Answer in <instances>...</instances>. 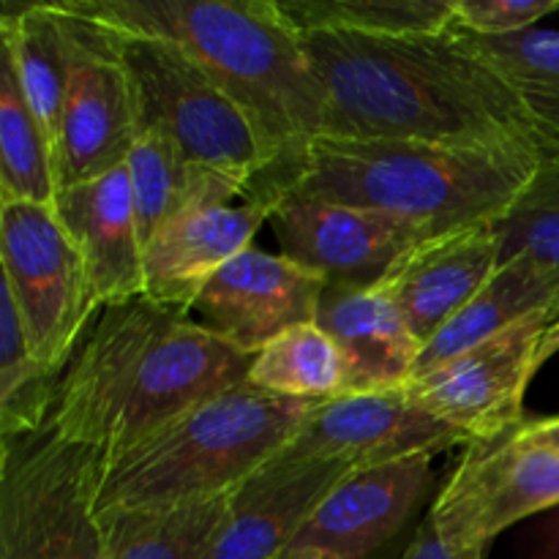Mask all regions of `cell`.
Segmentation results:
<instances>
[{"label": "cell", "mask_w": 559, "mask_h": 559, "mask_svg": "<svg viewBox=\"0 0 559 559\" xmlns=\"http://www.w3.org/2000/svg\"><path fill=\"white\" fill-rule=\"evenodd\" d=\"M317 325L342 353L344 396L404 391L424 355V342L380 287H325Z\"/></svg>", "instance_id": "cell-20"}, {"label": "cell", "mask_w": 559, "mask_h": 559, "mask_svg": "<svg viewBox=\"0 0 559 559\" xmlns=\"http://www.w3.org/2000/svg\"><path fill=\"white\" fill-rule=\"evenodd\" d=\"M271 227L282 254L317 273L328 287H380L409 249L435 238L415 224L369 207L314 200L300 191H278Z\"/></svg>", "instance_id": "cell-12"}, {"label": "cell", "mask_w": 559, "mask_h": 559, "mask_svg": "<svg viewBox=\"0 0 559 559\" xmlns=\"http://www.w3.org/2000/svg\"><path fill=\"white\" fill-rule=\"evenodd\" d=\"M104 27L178 44L246 115L262 173L246 197L271 200L325 134V98L276 0H60Z\"/></svg>", "instance_id": "cell-2"}, {"label": "cell", "mask_w": 559, "mask_h": 559, "mask_svg": "<svg viewBox=\"0 0 559 559\" xmlns=\"http://www.w3.org/2000/svg\"><path fill=\"white\" fill-rule=\"evenodd\" d=\"M0 267L33 353L66 371L104 306L52 207L0 202Z\"/></svg>", "instance_id": "cell-8"}, {"label": "cell", "mask_w": 559, "mask_h": 559, "mask_svg": "<svg viewBox=\"0 0 559 559\" xmlns=\"http://www.w3.org/2000/svg\"><path fill=\"white\" fill-rule=\"evenodd\" d=\"M500 265L511 260L533 262L559 284V158L538 167L522 194L495 222Z\"/></svg>", "instance_id": "cell-29"}, {"label": "cell", "mask_w": 559, "mask_h": 559, "mask_svg": "<svg viewBox=\"0 0 559 559\" xmlns=\"http://www.w3.org/2000/svg\"><path fill=\"white\" fill-rule=\"evenodd\" d=\"M559 0H453V22L478 36H506L535 27Z\"/></svg>", "instance_id": "cell-30"}, {"label": "cell", "mask_w": 559, "mask_h": 559, "mask_svg": "<svg viewBox=\"0 0 559 559\" xmlns=\"http://www.w3.org/2000/svg\"><path fill=\"white\" fill-rule=\"evenodd\" d=\"M276 5L295 33L409 36L445 31L453 22V0H276Z\"/></svg>", "instance_id": "cell-28"}, {"label": "cell", "mask_w": 559, "mask_h": 559, "mask_svg": "<svg viewBox=\"0 0 559 559\" xmlns=\"http://www.w3.org/2000/svg\"><path fill=\"white\" fill-rule=\"evenodd\" d=\"M557 353H559V320L555 322V325L549 328V331H546L544 342H540L538 358H535V366H538V371H540V366H544L546 360L555 358Z\"/></svg>", "instance_id": "cell-33"}, {"label": "cell", "mask_w": 559, "mask_h": 559, "mask_svg": "<svg viewBox=\"0 0 559 559\" xmlns=\"http://www.w3.org/2000/svg\"><path fill=\"white\" fill-rule=\"evenodd\" d=\"M58 169L11 60L0 63V202L55 205Z\"/></svg>", "instance_id": "cell-25"}, {"label": "cell", "mask_w": 559, "mask_h": 559, "mask_svg": "<svg viewBox=\"0 0 559 559\" xmlns=\"http://www.w3.org/2000/svg\"><path fill=\"white\" fill-rule=\"evenodd\" d=\"M431 459H396L349 473L278 559H371L429 497L435 486Z\"/></svg>", "instance_id": "cell-14"}, {"label": "cell", "mask_w": 559, "mask_h": 559, "mask_svg": "<svg viewBox=\"0 0 559 559\" xmlns=\"http://www.w3.org/2000/svg\"><path fill=\"white\" fill-rule=\"evenodd\" d=\"M399 559H489V549H469V546L451 544L437 533L435 522L426 516L415 533L413 544Z\"/></svg>", "instance_id": "cell-31"}, {"label": "cell", "mask_w": 559, "mask_h": 559, "mask_svg": "<svg viewBox=\"0 0 559 559\" xmlns=\"http://www.w3.org/2000/svg\"><path fill=\"white\" fill-rule=\"evenodd\" d=\"M540 164L426 142L320 136L289 189L388 213L437 238L497 222Z\"/></svg>", "instance_id": "cell-4"}, {"label": "cell", "mask_w": 559, "mask_h": 559, "mask_svg": "<svg viewBox=\"0 0 559 559\" xmlns=\"http://www.w3.org/2000/svg\"><path fill=\"white\" fill-rule=\"evenodd\" d=\"M519 435L524 440L535 442V445H544L549 451L559 453V415L555 418H538V420H524V426L519 429Z\"/></svg>", "instance_id": "cell-32"}, {"label": "cell", "mask_w": 559, "mask_h": 559, "mask_svg": "<svg viewBox=\"0 0 559 559\" xmlns=\"http://www.w3.org/2000/svg\"><path fill=\"white\" fill-rule=\"evenodd\" d=\"M317 407L267 396L246 382L194 404L104 467L98 522L229 495L271 464Z\"/></svg>", "instance_id": "cell-5"}, {"label": "cell", "mask_w": 559, "mask_h": 559, "mask_svg": "<svg viewBox=\"0 0 559 559\" xmlns=\"http://www.w3.org/2000/svg\"><path fill=\"white\" fill-rule=\"evenodd\" d=\"M104 456L52 429L0 453V559H102Z\"/></svg>", "instance_id": "cell-6"}, {"label": "cell", "mask_w": 559, "mask_h": 559, "mask_svg": "<svg viewBox=\"0 0 559 559\" xmlns=\"http://www.w3.org/2000/svg\"><path fill=\"white\" fill-rule=\"evenodd\" d=\"M500 267L495 222L473 224L424 240L380 284L426 344L486 287Z\"/></svg>", "instance_id": "cell-18"}, {"label": "cell", "mask_w": 559, "mask_h": 559, "mask_svg": "<svg viewBox=\"0 0 559 559\" xmlns=\"http://www.w3.org/2000/svg\"><path fill=\"white\" fill-rule=\"evenodd\" d=\"M69 38V87L60 118V189L123 167L140 140L131 80L109 33L96 22L52 3Z\"/></svg>", "instance_id": "cell-9"}, {"label": "cell", "mask_w": 559, "mask_h": 559, "mask_svg": "<svg viewBox=\"0 0 559 559\" xmlns=\"http://www.w3.org/2000/svg\"><path fill=\"white\" fill-rule=\"evenodd\" d=\"M126 167L134 189L142 249L158 227L180 213L202 205H229L233 197L249 194L246 180L189 162L173 142L153 131H140Z\"/></svg>", "instance_id": "cell-21"}, {"label": "cell", "mask_w": 559, "mask_h": 559, "mask_svg": "<svg viewBox=\"0 0 559 559\" xmlns=\"http://www.w3.org/2000/svg\"><path fill=\"white\" fill-rule=\"evenodd\" d=\"M63 371L33 353L9 293L0 298V440H20L47 429Z\"/></svg>", "instance_id": "cell-27"}, {"label": "cell", "mask_w": 559, "mask_h": 559, "mask_svg": "<svg viewBox=\"0 0 559 559\" xmlns=\"http://www.w3.org/2000/svg\"><path fill=\"white\" fill-rule=\"evenodd\" d=\"M519 429L497 440L469 442L429 511L442 538L489 549L513 524L559 506V453L524 440Z\"/></svg>", "instance_id": "cell-11"}, {"label": "cell", "mask_w": 559, "mask_h": 559, "mask_svg": "<svg viewBox=\"0 0 559 559\" xmlns=\"http://www.w3.org/2000/svg\"><path fill=\"white\" fill-rule=\"evenodd\" d=\"M355 469L360 467L349 462L276 456L233 491L197 559H278L320 502Z\"/></svg>", "instance_id": "cell-16"}, {"label": "cell", "mask_w": 559, "mask_h": 559, "mask_svg": "<svg viewBox=\"0 0 559 559\" xmlns=\"http://www.w3.org/2000/svg\"><path fill=\"white\" fill-rule=\"evenodd\" d=\"M52 211L80 249L102 306L142 298V235L126 164L60 189Z\"/></svg>", "instance_id": "cell-19"}, {"label": "cell", "mask_w": 559, "mask_h": 559, "mask_svg": "<svg viewBox=\"0 0 559 559\" xmlns=\"http://www.w3.org/2000/svg\"><path fill=\"white\" fill-rule=\"evenodd\" d=\"M328 282L284 254L249 246L227 262L194 304V320L251 355L298 325L317 322Z\"/></svg>", "instance_id": "cell-13"}, {"label": "cell", "mask_w": 559, "mask_h": 559, "mask_svg": "<svg viewBox=\"0 0 559 559\" xmlns=\"http://www.w3.org/2000/svg\"><path fill=\"white\" fill-rule=\"evenodd\" d=\"M464 41L478 52L502 82L522 98L538 123L551 158H559V31L527 27L506 36H478L464 31Z\"/></svg>", "instance_id": "cell-23"}, {"label": "cell", "mask_w": 559, "mask_h": 559, "mask_svg": "<svg viewBox=\"0 0 559 559\" xmlns=\"http://www.w3.org/2000/svg\"><path fill=\"white\" fill-rule=\"evenodd\" d=\"M559 306V284L527 260L502 262L486 287L424 347L415 377L489 342L533 311ZM413 377V380H415Z\"/></svg>", "instance_id": "cell-22"}, {"label": "cell", "mask_w": 559, "mask_h": 559, "mask_svg": "<svg viewBox=\"0 0 559 559\" xmlns=\"http://www.w3.org/2000/svg\"><path fill=\"white\" fill-rule=\"evenodd\" d=\"M229 495L102 519V559H197L222 522Z\"/></svg>", "instance_id": "cell-26"}, {"label": "cell", "mask_w": 559, "mask_h": 559, "mask_svg": "<svg viewBox=\"0 0 559 559\" xmlns=\"http://www.w3.org/2000/svg\"><path fill=\"white\" fill-rule=\"evenodd\" d=\"M104 31L131 80L140 131L162 134L189 162L246 180L251 191L262 173V156L254 129L233 98L178 44Z\"/></svg>", "instance_id": "cell-7"}, {"label": "cell", "mask_w": 559, "mask_h": 559, "mask_svg": "<svg viewBox=\"0 0 559 559\" xmlns=\"http://www.w3.org/2000/svg\"><path fill=\"white\" fill-rule=\"evenodd\" d=\"M557 320L559 306L533 311L489 342L409 380L404 393L469 442L511 435L524 426V393L538 374L540 342Z\"/></svg>", "instance_id": "cell-10"}, {"label": "cell", "mask_w": 559, "mask_h": 559, "mask_svg": "<svg viewBox=\"0 0 559 559\" xmlns=\"http://www.w3.org/2000/svg\"><path fill=\"white\" fill-rule=\"evenodd\" d=\"M251 360L191 311L145 298L104 306L66 366L47 429L96 448L107 467L194 404L243 385Z\"/></svg>", "instance_id": "cell-3"}, {"label": "cell", "mask_w": 559, "mask_h": 559, "mask_svg": "<svg viewBox=\"0 0 559 559\" xmlns=\"http://www.w3.org/2000/svg\"><path fill=\"white\" fill-rule=\"evenodd\" d=\"M273 205L246 197L240 205H202L158 227L142 249V298L167 309H194L205 284L246 251Z\"/></svg>", "instance_id": "cell-17"}, {"label": "cell", "mask_w": 559, "mask_h": 559, "mask_svg": "<svg viewBox=\"0 0 559 559\" xmlns=\"http://www.w3.org/2000/svg\"><path fill=\"white\" fill-rule=\"evenodd\" d=\"M325 98V134L404 140L549 162L522 98L459 27L409 36L298 33Z\"/></svg>", "instance_id": "cell-1"}, {"label": "cell", "mask_w": 559, "mask_h": 559, "mask_svg": "<svg viewBox=\"0 0 559 559\" xmlns=\"http://www.w3.org/2000/svg\"><path fill=\"white\" fill-rule=\"evenodd\" d=\"M246 385L276 399L325 404L347 393V371L336 342L311 322L262 347L251 360Z\"/></svg>", "instance_id": "cell-24"}, {"label": "cell", "mask_w": 559, "mask_h": 559, "mask_svg": "<svg viewBox=\"0 0 559 559\" xmlns=\"http://www.w3.org/2000/svg\"><path fill=\"white\" fill-rule=\"evenodd\" d=\"M459 445H469L467 437L404 391L353 393L320 404L278 456L349 462L364 469L396 459L437 456Z\"/></svg>", "instance_id": "cell-15"}]
</instances>
